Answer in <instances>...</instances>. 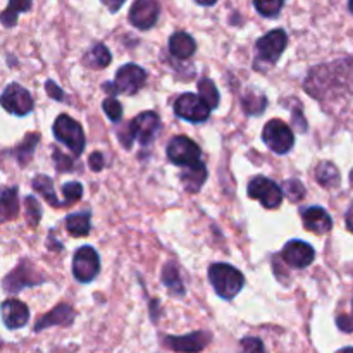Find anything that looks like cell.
Returning a JSON list of instances; mask_svg holds the SVG:
<instances>
[{
  "mask_svg": "<svg viewBox=\"0 0 353 353\" xmlns=\"http://www.w3.org/2000/svg\"><path fill=\"white\" fill-rule=\"evenodd\" d=\"M209 279L217 295L224 300L234 299L245 285L243 274L230 264H214L209 269Z\"/></svg>",
  "mask_w": 353,
  "mask_h": 353,
  "instance_id": "cell-1",
  "label": "cell"
},
{
  "mask_svg": "<svg viewBox=\"0 0 353 353\" xmlns=\"http://www.w3.org/2000/svg\"><path fill=\"white\" fill-rule=\"evenodd\" d=\"M54 134L61 143H64L65 147L71 148L72 154L79 155L85 148V133H83V128L76 123L72 117L59 116L54 123Z\"/></svg>",
  "mask_w": 353,
  "mask_h": 353,
  "instance_id": "cell-2",
  "label": "cell"
},
{
  "mask_svg": "<svg viewBox=\"0 0 353 353\" xmlns=\"http://www.w3.org/2000/svg\"><path fill=\"white\" fill-rule=\"evenodd\" d=\"M262 140L276 154H288L295 145L293 131L279 119H272L265 124L262 131Z\"/></svg>",
  "mask_w": 353,
  "mask_h": 353,
  "instance_id": "cell-3",
  "label": "cell"
},
{
  "mask_svg": "<svg viewBox=\"0 0 353 353\" xmlns=\"http://www.w3.org/2000/svg\"><path fill=\"white\" fill-rule=\"evenodd\" d=\"M168 157L172 164L188 168L202 162V152L193 140L186 137H176L168 145Z\"/></svg>",
  "mask_w": 353,
  "mask_h": 353,
  "instance_id": "cell-4",
  "label": "cell"
},
{
  "mask_svg": "<svg viewBox=\"0 0 353 353\" xmlns=\"http://www.w3.org/2000/svg\"><path fill=\"white\" fill-rule=\"evenodd\" d=\"M248 196L259 200L265 209H278L283 202V190L272 179L257 176L248 183Z\"/></svg>",
  "mask_w": 353,
  "mask_h": 353,
  "instance_id": "cell-5",
  "label": "cell"
},
{
  "mask_svg": "<svg viewBox=\"0 0 353 353\" xmlns=\"http://www.w3.org/2000/svg\"><path fill=\"white\" fill-rule=\"evenodd\" d=\"M0 105L14 116H26L33 110V99L26 88L17 83H10L0 97Z\"/></svg>",
  "mask_w": 353,
  "mask_h": 353,
  "instance_id": "cell-6",
  "label": "cell"
},
{
  "mask_svg": "<svg viewBox=\"0 0 353 353\" xmlns=\"http://www.w3.org/2000/svg\"><path fill=\"white\" fill-rule=\"evenodd\" d=\"M145 81H147V72H145V69H141L137 64H126L116 72V81H114V85H105L103 88H116L117 92L133 95V93H137L145 85Z\"/></svg>",
  "mask_w": 353,
  "mask_h": 353,
  "instance_id": "cell-7",
  "label": "cell"
},
{
  "mask_svg": "<svg viewBox=\"0 0 353 353\" xmlns=\"http://www.w3.org/2000/svg\"><path fill=\"white\" fill-rule=\"evenodd\" d=\"M100 271L99 254L92 247H81L72 259V272L79 283H90Z\"/></svg>",
  "mask_w": 353,
  "mask_h": 353,
  "instance_id": "cell-8",
  "label": "cell"
},
{
  "mask_svg": "<svg viewBox=\"0 0 353 353\" xmlns=\"http://www.w3.org/2000/svg\"><path fill=\"white\" fill-rule=\"evenodd\" d=\"M174 112L176 116L190 121V123H203L210 116V109L207 107V103L193 93H183L176 100Z\"/></svg>",
  "mask_w": 353,
  "mask_h": 353,
  "instance_id": "cell-9",
  "label": "cell"
},
{
  "mask_svg": "<svg viewBox=\"0 0 353 353\" xmlns=\"http://www.w3.org/2000/svg\"><path fill=\"white\" fill-rule=\"evenodd\" d=\"M286 43H288V37L283 30L269 31L268 34L257 41V55L261 62H268V64H274L281 54L285 52Z\"/></svg>",
  "mask_w": 353,
  "mask_h": 353,
  "instance_id": "cell-10",
  "label": "cell"
},
{
  "mask_svg": "<svg viewBox=\"0 0 353 353\" xmlns=\"http://www.w3.org/2000/svg\"><path fill=\"white\" fill-rule=\"evenodd\" d=\"M159 128H161V121L155 112H141L140 116L134 117L131 124L128 126L131 140H138L141 145L152 143V140L157 134Z\"/></svg>",
  "mask_w": 353,
  "mask_h": 353,
  "instance_id": "cell-11",
  "label": "cell"
},
{
  "mask_svg": "<svg viewBox=\"0 0 353 353\" xmlns=\"http://www.w3.org/2000/svg\"><path fill=\"white\" fill-rule=\"evenodd\" d=\"M161 6L157 0H137L130 10V21L138 30H150L159 19Z\"/></svg>",
  "mask_w": 353,
  "mask_h": 353,
  "instance_id": "cell-12",
  "label": "cell"
},
{
  "mask_svg": "<svg viewBox=\"0 0 353 353\" xmlns=\"http://www.w3.org/2000/svg\"><path fill=\"white\" fill-rule=\"evenodd\" d=\"M283 261L288 265L295 269H303L307 265H310L314 262V257H316V252L310 247L309 243L300 240H293L290 243H286V247L283 248L281 252Z\"/></svg>",
  "mask_w": 353,
  "mask_h": 353,
  "instance_id": "cell-13",
  "label": "cell"
},
{
  "mask_svg": "<svg viewBox=\"0 0 353 353\" xmlns=\"http://www.w3.org/2000/svg\"><path fill=\"white\" fill-rule=\"evenodd\" d=\"M210 334L199 331V333L186 334V336H169L165 338V345L171 350L181 353H196L209 345Z\"/></svg>",
  "mask_w": 353,
  "mask_h": 353,
  "instance_id": "cell-14",
  "label": "cell"
},
{
  "mask_svg": "<svg viewBox=\"0 0 353 353\" xmlns=\"http://www.w3.org/2000/svg\"><path fill=\"white\" fill-rule=\"evenodd\" d=\"M40 281L41 279L37 278V274H34V269L31 268L28 262H21V264L3 279V288H6V292L17 293L19 290H23L24 286H33Z\"/></svg>",
  "mask_w": 353,
  "mask_h": 353,
  "instance_id": "cell-15",
  "label": "cell"
},
{
  "mask_svg": "<svg viewBox=\"0 0 353 353\" xmlns=\"http://www.w3.org/2000/svg\"><path fill=\"white\" fill-rule=\"evenodd\" d=\"M2 312V321L9 330H19V327L26 326L28 319H30V310L19 300H6L0 307Z\"/></svg>",
  "mask_w": 353,
  "mask_h": 353,
  "instance_id": "cell-16",
  "label": "cell"
},
{
  "mask_svg": "<svg viewBox=\"0 0 353 353\" xmlns=\"http://www.w3.org/2000/svg\"><path fill=\"white\" fill-rule=\"evenodd\" d=\"M302 217L303 226L309 231H312V233L324 234L333 228V221H331L330 214L324 209H321V207H309V209L303 210Z\"/></svg>",
  "mask_w": 353,
  "mask_h": 353,
  "instance_id": "cell-17",
  "label": "cell"
},
{
  "mask_svg": "<svg viewBox=\"0 0 353 353\" xmlns=\"http://www.w3.org/2000/svg\"><path fill=\"white\" fill-rule=\"evenodd\" d=\"M72 319H74V312H72L71 307L59 305V307H55L52 312H48L47 316L41 317V319L38 321L37 326H34V331H41L48 326H57V324L65 326V324H71Z\"/></svg>",
  "mask_w": 353,
  "mask_h": 353,
  "instance_id": "cell-18",
  "label": "cell"
},
{
  "mask_svg": "<svg viewBox=\"0 0 353 353\" xmlns=\"http://www.w3.org/2000/svg\"><path fill=\"white\" fill-rule=\"evenodd\" d=\"M169 50H171V54L174 55V57L188 59L195 54L196 43L188 33L179 31V33L172 34L171 40H169Z\"/></svg>",
  "mask_w": 353,
  "mask_h": 353,
  "instance_id": "cell-19",
  "label": "cell"
},
{
  "mask_svg": "<svg viewBox=\"0 0 353 353\" xmlns=\"http://www.w3.org/2000/svg\"><path fill=\"white\" fill-rule=\"evenodd\" d=\"M207 179V169L203 162H199L195 165H188L181 171V181L188 192L195 193L202 188V185Z\"/></svg>",
  "mask_w": 353,
  "mask_h": 353,
  "instance_id": "cell-20",
  "label": "cell"
},
{
  "mask_svg": "<svg viewBox=\"0 0 353 353\" xmlns=\"http://www.w3.org/2000/svg\"><path fill=\"white\" fill-rule=\"evenodd\" d=\"M19 203H17L16 188H7L0 193V221H9L17 216Z\"/></svg>",
  "mask_w": 353,
  "mask_h": 353,
  "instance_id": "cell-21",
  "label": "cell"
},
{
  "mask_svg": "<svg viewBox=\"0 0 353 353\" xmlns=\"http://www.w3.org/2000/svg\"><path fill=\"white\" fill-rule=\"evenodd\" d=\"M65 228H68L71 236H88L92 224H90V212L71 214L65 219Z\"/></svg>",
  "mask_w": 353,
  "mask_h": 353,
  "instance_id": "cell-22",
  "label": "cell"
},
{
  "mask_svg": "<svg viewBox=\"0 0 353 353\" xmlns=\"http://www.w3.org/2000/svg\"><path fill=\"white\" fill-rule=\"evenodd\" d=\"M110 61H112V57H110L109 48H107L103 43L93 45L85 57V64L93 69L105 68V65L110 64Z\"/></svg>",
  "mask_w": 353,
  "mask_h": 353,
  "instance_id": "cell-23",
  "label": "cell"
},
{
  "mask_svg": "<svg viewBox=\"0 0 353 353\" xmlns=\"http://www.w3.org/2000/svg\"><path fill=\"white\" fill-rule=\"evenodd\" d=\"M316 178L319 185L326 186V188H333L340 183V171L331 162H321L316 169Z\"/></svg>",
  "mask_w": 353,
  "mask_h": 353,
  "instance_id": "cell-24",
  "label": "cell"
},
{
  "mask_svg": "<svg viewBox=\"0 0 353 353\" xmlns=\"http://www.w3.org/2000/svg\"><path fill=\"white\" fill-rule=\"evenodd\" d=\"M33 188L37 190V192L40 193V195L43 196L48 203H50V205H55V207L64 205V203L59 202V200L55 199L54 183H52V179L48 178V176H43V174L37 176V178L33 179Z\"/></svg>",
  "mask_w": 353,
  "mask_h": 353,
  "instance_id": "cell-25",
  "label": "cell"
},
{
  "mask_svg": "<svg viewBox=\"0 0 353 353\" xmlns=\"http://www.w3.org/2000/svg\"><path fill=\"white\" fill-rule=\"evenodd\" d=\"M199 93H200V99L207 103L210 110L216 109L219 105V92H217L216 85L212 83V79L209 78H203L199 81Z\"/></svg>",
  "mask_w": 353,
  "mask_h": 353,
  "instance_id": "cell-26",
  "label": "cell"
},
{
  "mask_svg": "<svg viewBox=\"0 0 353 353\" xmlns=\"http://www.w3.org/2000/svg\"><path fill=\"white\" fill-rule=\"evenodd\" d=\"M38 141H40V134L30 133L26 138H24L23 143H21L19 147H17L16 155H17V159H19L21 165L28 164V161H30L31 155H33L34 147H37Z\"/></svg>",
  "mask_w": 353,
  "mask_h": 353,
  "instance_id": "cell-27",
  "label": "cell"
},
{
  "mask_svg": "<svg viewBox=\"0 0 353 353\" xmlns=\"http://www.w3.org/2000/svg\"><path fill=\"white\" fill-rule=\"evenodd\" d=\"M162 279H164V285L171 290V293H178V295H183V293H185L183 283H181V279H179L178 269H176L172 264L165 265Z\"/></svg>",
  "mask_w": 353,
  "mask_h": 353,
  "instance_id": "cell-28",
  "label": "cell"
},
{
  "mask_svg": "<svg viewBox=\"0 0 353 353\" xmlns=\"http://www.w3.org/2000/svg\"><path fill=\"white\" fill-rule=\"evenodd\" d=\"M283 2L285 0H254V6L262 16L276 17L283 9Z\"/></svg>",
  "mask_w": 353,
  "mask_h": 353,
  "instance_id": "cell-29",
  "label": "cell"
},
{
  "mask_svg": "<svg viewBox=\"0 0 353 353\" xmlns=\"http://www.w3.org/2000/svg\"><path fill=\"white\" fill-rule=\"evenodd\" d=\"M264 107H265V97L264 95H252V93H248V95H245L243 99V109L247 114H252V116H257V114H262L264 112Z\"/></svg>",
  "mask_w": 353,
  "mask_h": 353,
  "instance_id": "cell-30",
  "label": "cell"
},
{
  "mask_svg": "<svg viewBox=\"0 0 353 353\" xmlns=\"http://www.w3.org/2000/svg\"><path fill=\"white\" fill-rule=\"evenodd\" d=\"M62 193H64V205H71L83 196V186L76 181L68 183L62 186Z\"/></svg>",
  "mask_w": 353,
  "mask_h": 353,
  "instance_id": "cell-31",
  "label": "cell"
},
{
  "mask_svg": "<svg viewBox=\"0 0 353 353\" xmlns=\"http://www.w3.org/2000/svg\"><path fill=\"white\" fill-rule=\"evenodd\" d=\"M283 190H285V193L288 195V199L292 200V202H299V200H302L303 195H305V188H303V185L299 179H290V181H286L285 185H283Z\"/></svg>",
  "mask_w": 353,
  "mask_h": 353,
  "instance_id": "cell-32",
  "label": "cell"
},
{
  "mask_svg": "<svg viewBox=\"0 0 353 353\" xmlns=\"http://www.w3.org/2000/svg\"><path fill=\"white\" fill-rule=\"evenodd\" d=\"M103 112L107 114L110 121L117 123L123 117V107H121V103L116 99H107L103 100Z\"/></svg>",
  "mask_w": 353,
  "mask_h": 353,
  "instance_id": "cell-33",
  "label": "cell"
},
{
  "mask_svg": "<svg viewBox=\"0 0 353 353\" xmlns=\"http://www.w3.org/2000/svg\"><path fill=\"white\" fill-rule=\"evenodd\" d=\"M26 216L31 226H37V224L40 223L41 210H40V205H38V202L33 199V196H28L26 199Z\"/></svg>",
  "mask_w": 353,
  "mask_h": 353,
  "instance_id": "cell-34",
  "label": "cell"
},
{
  "mask_svg": "<svg viewBox=\"0 0 353 353\" xmlns=\"http://www.w3.org/2000/svg\"><path fill=\"white\" fill-rule=\"evenodd\" d=\"M240 353H265L264 343L259 338H245L240 343Z\"/></svg>",
  "mask_w": 353,
  "mask_h": 353,
  "instance_id": "cell-35",
  "label": "cell"
},
{
  "mask_svg": "<svg viewBox=\"0 0 353 353\" xmlns=\"http://www.w3.org/2000/svg\"><path fill=\"white\" fill-rule=\"evenodd\" d=\"M54 161H55V168L59 171H71L72 169V161L68 157V155L62 154L61 150H54Z\"/></svg>",
  "mask_w": 353,
  "mask_h": 353,
  "instance_id": "cell-36",
  "label": "cell"
},
{
  "mask_svg": "<svg viewBox=\"0 0 353 353\" xmlns=\"http://www.w3.org/2000/svg\"><path fill=\"white\" fill-rule=\"evenodd\" d=\"M7 9L14 14L26 12L31 9V0H9V7Z\"/></svg>",
  "mask_w": 353,
  "mask_h": 353,
  "instance_id": "cell-37",
  "label": "cell"
},
{
  "mask_svg": "<svg viewBox=\"0 0 353 353\" xmlns=\"http://www.w3.org/2000/svg\"><path fill=\"white\" fill-rule=\"evenodd\" d=\"M45 88H47L48 95H50L52 99H55V100H64V92H62V90L59 88V86L55 85L54 81H50V79H48V81L45 83Z\"/></svg>",
  "mask_w": 353,
  "mask_h": 353,
  "instance_id": "cell-38",
  "label": "cell"
},
{
  "mask_svg": "<svg viewBox=\"0 0 353 353\" xmlns=\"http://www.w3.org/2000/svg\"><path fill=\"white\" fill-rule=\"evenodd\" d=\"M90 168H92L93 171H100V169L103 168V157H102V154H99V152H95V154L90 155Z\"/></svg>",
  "mask_w": 353,
  "mask_h": 353,
  "instance_id": "cell-39",
  "label": "cell"
},
{
  "mask_svg": "<svg viewBox=\"0 0 353 353\" xmlns=\"http://www.w3.org/2000/svg\"><path fill=\"white\" fill-rule=\"evenodd\" d=\"M338 326H340L341 331H348L352 333L353 331V319L348 316H340L338 317Z\"/></svg>",
  "mask_w": 353,
  "mask_h": 353,
  "instance_id": "cell-40",
  "label": "cell"
},
{
  "mask_svg": "<svg viewBox=\"0 0 353 353\" xmlns=\"http://www.w3.org/2000/svg\"><path fill=\"white\" fill-rule=\"evenodd\" d=\"M124 2H126V0H102V3L110 10V12H117V10L123 7Z\"/></svg>",
  "mask_w": 353,
  "mask_h": 353,
  "instance_id": "cell-41",
  "label": "cell"
},
{
  "mask_svg": "<svg viewBox=\"0 0 353 353\" xmlns=\"http://www.w3.org/2000/svg\"><path fill=\"white\" fill-rule=\"evenodd\" d=\"M347 226H348V230H350L353 233V202H352L350 209H348V212H347Z\"/></svg>",
  "mask_w": 353,
  "mask_h": 353,
  "instance_id": "cell-42",
  "label": "cell"
},
{
  "mask_svg": "<svg viewBox=\"0 0 353 353\" xmlns=\"http://www.w3.org/2000/svg\"><path fill=\"white\" fill-rule=\"evenodd\" d=\"M195 2H199L200 6H214L217 0H195Z\"/></svg>",
  "mask_w": 353,
  "mask_h": 353,
  "instance_id": "cell-43",
  "label": "cell"
},
{
  "mask_svg": "<svg viewBox=\"0 0 353 353\" xmlns=\"http://www.w3.org/2000/svg\"><path fill=\"white\" fill-rule=\"evenodd\" d=\"M340 353H353V348H345V350H341Z\"/></svg>",
  "mask_w": 353,
  "mask_h": 353,
  "instance_id": "cell-44",
  "label": "cell"
},
{
  "mask_svg": "<svg viewBox=\"0 0 353 353\" xmlns=\"http://www.w3.org/2000/svg\"><path fill=\"white\" fill-rule=\"evenodd\" d=\"M348 7H350L352 14H353V0H348Z\"/></svg>",
  "mask_w": 353,
  "mask_h": 353,
  "instance_id": "cell-45",
  "label": "cell"
},
{
  "mask_svg": "<svg viewBox=\"0 0 353 353\" xmlns=\"http://www.w3.org/2000/svg\"><path fill=\"white\" fill-rule=\"evenodd\" d=\"M350 181H352V185H353V171L350 172Z\"/></svg>",
  "mask_w": 353,
  "mask_h": 353,
  "instance_id": "cell-46",
  "label": "cell"
}]
</instances>
